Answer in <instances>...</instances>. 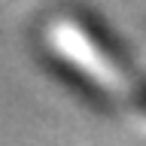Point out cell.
<instances>
[{
	"instance_id": "6da1fadb",
	"label": "cell",
	"mask_w": 146,
	"mask_h": 146,
	"mask_svg": "<svg viewBox=\"0 0 146 146\" xmlns=\"http://www.w3.org/2000/svg\"><path fill=\"white\" fill-rule=\"evenodd\" d=\"M82 27H85V34H88L94 52H98L100 58L107 61V67L113 70V76L125 82V88H128V94L134 98V104L146 110V70L137 67L134 58L125 52V46H119V40L110 34L100 21H91L88 18Z\"/></svg>"
}]
</instances>
